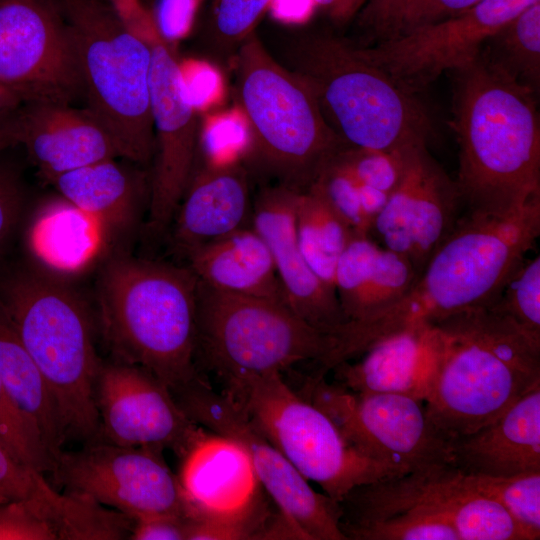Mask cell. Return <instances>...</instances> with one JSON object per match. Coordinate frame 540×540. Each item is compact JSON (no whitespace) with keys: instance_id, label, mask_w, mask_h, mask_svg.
<instances>
[{"instance_id":"obj_8","label":"cell","mask_w":540,"mask_h":540,"mask_svg":"<svg viewBox=\"0 0 540 540\" xmlns=\"http://www.w3.org/2000/svg\"><path fill=\"white\" fill-rule=\"evenodd\" d=\"M237 79L253 157L280 185L308 189L348 146L327 122L314 92L254 32L239 45Z\"/></svg>"},{"instance_id":"obj_31","label":"cell","mask_w":540,"mask_h":540,"mask_svg":"<svg viewBox=\"0 0 540 540\" xmlns=\"http://www.w3.org/2000/svg\"><path fill=\"white\" fill-rule=\"evenodd\" d=\"M481 51L537 93L540 86V1L506 22L484 42Z\"/></svg>"},{"instance_id":"obj_38","label":"cell","mask_w":540,"mask_h":540,"mask_svg":"<svg viewBox=\"0 0 540 540\" xmlns=\"http://www.w3.org/2000/svg\"><path fill=\"white\" fill-rule=\"evenodd\" d=\"M310 187L323 196L354 233L369 235L370 226L361 207L359 182L337 160L336 155Z\"/></svg>"},{"instance_id":"obj_50","label":"cell","mask_w":540,"mask_h":540,"mask_svg":"<svg viewBox=\"0 0 540 540\" xmlns=\"http://www.w3.org/2000/svg\"><path fill=\"white\" fill-rule=\"evenodd\" d=\"M29 101L32 100L25 93L0 84V112L17 108Z\"/></svg>"},{"instance_id":"obj_20","label":"cell","mask_w":540,"mask_h":540,"mask_svg":"<svg viewBox=\"0 0 540 540\" xmlns=\"http://www.w3.org/2000/svg\"><path fill=\"white\" fill-rule=\"evenodd\" d=\"M297 192L282 185L262 191L252 210V227L271 251L287 305L313 327L331 335L347 319L336 292L313 272L299 247Z\"/></svg>"},{"instance_id":"obj_26","label":"cell","mask_w":540,"mask_h":540,"mask_svg":"<svg viewBox=\"0 0 540 540\" xmlns=\"http://www.w3.org/2000/svg\"><path fill=\"white\" fill-rule=\"evenodd\" d=\"M361 360L334 367L338 384L356 393H396L424 400L431 361V327L387 336Z\"/></svg>"},{"instance_id":"obj_18","label":"cell","mask_w":540,"mask_h":540,"mask_svg":"<svg viewBox=\"0 0 540 540\" xmlns=\"http://www.w3.org/2000/svg\"><path fill=\"white\" fill-rule=\"evenodd\" d=\"M457 184L426 145L410 150L402 178L374 219L369 235L407 257L418 275L464 212Z\"/></svg>"},{"instance_id":"obj_6","label":"cell","mask_w":540,"mask_h":540,"mask_svg":"<svg viewBox=\"0 0 540 540\" xmlns=\"http://www.w3.org/2000/svg\"><path fill=\"white\" fill-rule=\"evenodd\" d=\"M285 54L288 69L309 85L348 146L403 150L431 140L434 126L424 104L364 58L357 44L313 33L290 42Z\"/></svg>"},{"instance_id":"obj_44","label":"cell","mask_w":540,"mask_h":540,"mask_svg":"<svg viewBox=\"0 0 540 540\" xmlns=\"http://www.w3.org/2000/svg\"><path fill=\"white\" fill-rule=\"evenodd\" d=\"M482 1L483 0H410L399 35L458 15Z\"/></svg>"},{"instance_id":"obj_39","label":"cell","mask_w":540,"mask_h":540,"mask_svg":"<svg viewBox=\"0 0 540 540\" xmlns=\"http://www.w3.org/2000/svg\"><path fill=\"white\" fill-rule=\"evenodd\" d=\"M271 0H217L210 30L222 46L240 45L251 33Z\"/></svg>"},{"instance_id":"obj_23","label":"cell","mask_w":540,"mask_h":540,"mask_svg":"<svg viewBox=\"0 0 540 540\" xmlns=\"http://www.w3.org/2000/svg\"><path fill=\"white\" fill-rule=\"evenodd\" d=\"M175 214L173 241L183 255L246 227L252 216L246 169L240 161L205 164L192 174Z\"/></svg>"},{"instance_id":"obj_11","label":"cell","mask_w":540,"mask_h":540,"mask_svg":"<svg viewBox=\"0 0 540 540\" xmlns=\"http://www.w3.org/2000/svg\"><path fill=\"white\" fill-rule=\"evenodd\" d=\"M170 391L192 422L246 451L261 487L297 539L346 540L338 525L339 502L315 491L226 392L215 391L200 375Z\"/></svg>"},{"instance_id":"obj_34","label":"cell","mask_w":540,"mask_h":540,"mask_svg":"<svg viewBox=\"0 0 540 540\" xmlns=\"http://www.w3.org/2000/svg\"><path fill=\"white\" fill-rule=\"evenodd\" d=\"M417 277L418 273L407 257L381 246L347 321L371 316L393 305L411 289Z\"/></svg>"},{"instance_id":"obj_47","label":"cell","mask_w":540,"mask_h":540,"mask_svg":"<svg viewBox=\"0 0 540 540\" xmlns=\"http://www.w3.org/2000/svg\"><path fill=\"white\" fill-rule=\"evenodd\" d=\"M315 9L312 0H271L267 10L278 21L302 24L311 18Z\"/></svg>"},{"instance_id":"obj_2","label":"cell","mask_w":540,"mask_h":540,"mask_svg":"<svg viewBox=\"0 0 540 540\" xmlns=\"http://www.w3.org/2000/svg\"><path fill=\"white\" fill-rule=\"evenodd\" d=\"M455 181L465 212L502 216L540 196L536 93L482 51L451 72Z\"/></svg>"},{"instance_id":"obj_19","label":"cell","mask_w":540,"mask_h":540,"mask_svg":"<svg viewBox=\"0 0 540 540\" xmlns=\"http://www.w3.org/2000/svg\"><path fill=\"white\" fill-rule=\"evenodd\" d=\"M185 518L246 523L264 539L273 515L246 451L234 440L206 431L181 457L177 474Z\"/></svg>"},{"instance_id":"obj_5","label":"cell","mask_w":540,"mask_h":540,"mask_svg":"<svg viewBox=\"0 0 540 540\" xmlns=\"http://www.w3.org/2000/svg\"><path fill=\"white\" fill-rule=\"evenodd\" d=\"M0 306L48 385L66 441H99L94 389L102 359L84 301L62 281L25 269L2 279Z\"/></svg>"},{"instance_id":"obj_40","label":"cell","mask_w":540,"mask_h":540,"mask_svg":"<svg viewBox=\"0 0 540 540\" xmlns=\"http://www.w3.org/2000/svg\"><path fill=\"white\" fill-rule=\"evenodd\" d=\"M0 540H59L46 512L27 501L0 503Z\"/></svg>"},{"instance_id":"obj_41","label":"cell","mask_w":540,"mask_h":540,"mask_svg":"<svg viewBox=\"0 0 540 540\" xmlns=\"http://www.w3.org/2000/svg\"><path fill=\"white\" fill-rule=\"evenodd\" d=\"M410 0H367L362 7L360 23L378 42L399 35Z\"/></svg>"},{"instance_id":"obj_14","label":"cell","mask_w":540,"mask_h":540,"mask_svg":"<svg viewBox=\"0 0 540 540\" xmlns=\"http://www.w3.org/2000/svg\"><path fill=\"white\" fill-rule=\"evenodd\" d=\"M150 446H122L106 441L84 443L78 450H61L52 475L66 494L94 501L136 516H184L178 482L162 455Z\"/></svg>"},{"instance_id":"obj_10","label":"cell","mask_w":540,"mask_h":540,"mask_svg":"<svg viewBox=\"0 0 540 540\" xmlns=\"http://www.w3.org/2000/svg\"><path fill=\"white\" fill-rule=\"evenodd\" d=\"M197 353L222 377L284 373L295 364H319L330 335L282 302L214 289L197 279Z\"/></svg>"},{"instance_id":"obj_7","label":"cell","mask_w":540,"mask_h":540,"mask_svg":"<svg viewBox=\"0 0 540 540\" xmlns=\"http://www.w3.org/2000/svg\"><path fill=\"white\" fill-rule=\"evenodd\" d=\"M71 33L87 108L119 156L146 164L154 156L151 51L109 0H56Z\"/></svg>"},{"instance_id":"obj_9","label":"cell","mask_w":540,"mask_h":540,"mask_svg":"<svg viewBox=\"0 0 540 540\" xmlns=\"http://www.w3.org/2000/svg\"><path fill=\"white\" fill-rule=\"evenodd\" d=\"M223 378L224 392L251 423L332 499L339 502L358 485L410 472L373 460L351 446L324 412L286 383L283 373H236Z\"/></svg>"},{"instance_id":"obj_16","label":"cell","mask_w":540,"mask_h":540,"mask_svg":"<svg viewBox=\"0 0 540 540\" xmlns=\"http://www.w3.org/2000/svg\"><path fill=\"white\" fill-rule=\"evenodd\" d=\"M540 0H483L453 17L374 46H358L360 54L417 95L444 72L471 62L484 42L523 9Z\"/></svg>"},{"instance_id":"obj_27","label":"cell","mask_w":540,"mask_h":540,"mask_svg":"<svg viewBox=\"0 0 540 540\" xmlns=\"http://www.w3.org/2000/svg\"><path fill=\"white\" fill-rule=\"evenodd\" d=\"M51 182L66 202L107 232L128 230L136 220L138 186L114 159L63 173Z\"/></svg>"},{"instance_id":"obj_29","label":"cell","mask_w":540,"mask_h":540,"mask_svg":"<svg viewBox=\"0 0 540 540\" xmlns=\"http://www.w3.org/2000/svg\"><path fill=\"white\" fill-rule=\"evenodd\" d=\"M9 501H27L40 506L62 539L85 535L97 515L95 503L59 493L42 473L19 461L0 439V503Z\"/></svg>"},{"instance_id":"obj_36","label":"cell","mask_w":540,"mask_h":540,"mask_svg":"<svg viewBox=\"0 0 540 540\" xmlns=\"http://www.w3.org/2000/svg\"><path fill=\"white\" fill-rule=\"evenodd\" d=\"M380 247L371 235L354 233L338 259L334 287L347 320L369 278Z\"/></svg>"},{"instance_id":"obj_25","label":"cell","mask_w":540,"mask_h":540,"mask_svg":"<svg viewBox=\"0 0 540 540\" xmlns=\"http://www.w3.org/2000/svg\"><path fill=\"white\" fill-rule=\"evenodd\" d=\"M196 278L220 291L286 303L271 251L253 227H243L185 255Z\"/></svg>"},{"instance_id":"obj_12","label":"cell","mask_w":540,"mask_h":540,"mask_svg":"<svg viewBox=\"0 0 540 540\" xmlns=\"http://www.w3.org/2000/svg\"><path fill=\"white\" fill-rule=\"evenodd\" d=\"M294 390L324 412L365 456L415 471L448 463L449 441L429 421L422 399L396 393H356L314 373Z\"/></svg>"},{"instance_id":"obj_35","label":"cell","mask_w":540,"mask_h":540,"mask_svg":"<svg viewBox=\"0 0 540 540\" xmlns=\"http://www.w3.org/2000/svg\"><path fill=\"white\" fill-rule=\"evenodd\" d=\"M0 439L11 453L34 470L52 472L54 459L33 422L17 407L0 378Z\"/></svg>"},{"instance_id":"obj_22","label":"cell","mask_w":540,"mask_h":540,"mask_svg":"<svg viewBox=\"0 0 540 540\" xmlns=\"http://www.w3.org/2000/svg\"><path fill=\"white\" fill-rule=\"evenodd\" d=\"M448 463L468 475L540 472V384L491 423L450 440Z\"/></svg>"},{"instance_id":"obj_49","label":"cell","mask_w":540,"mask_h":540,"mask_svg":"<svg viewBox=\"0 0 540 540\" xmlns=\"http://www.w3.org/2000/svg\"><path fill=\"white\" fill-rule=\"evenodd\" d=\"M20 107L0 112V153L18 144Z\"/></svg>"},{"instance_id":"obj_1","label":"cell","mask_w":540,"mask_h":540,"mask_svg":"<svg viewBox=\"0 0 540 540\" xmlns=\"http://www.w3.org/2000/svg\"><path fill=\"white\" fill-rule=\"evenodd\" d=\"M540 235V196L502 215L464 212L431 255L411 289L371 316L342 324L320 363L324 373L362 355L379 340L432 327L462 311L487 305Z\"/></svg>"},{"instance_id":"obj_48","label":"cell","mask_w":540,"mask_h":540,"mask_svg":"<svg viewBox=\"0 0 540 540\" xmlns=\"http://www.w3.org/2000/svg\"><path fill=\"white\" fill-rule=\"evenodd\" d=\"M334 23L345 24L360 12L367 0H312Z\"/></svg>"},{"instance_id":"obj_32","label":"cell","mask_w":540,"mask_h":540,"mask_svg":"<svg viewBox=\"0 0 540 540\" xmlns=\"http://www.w3.org/2000/svg\"><path fill=\"white\" fill-rule=\"evenodd\" d=\"M466 476L476 491L507 511L527 540L540 538V472L507 477Z\"/></svg>"},{"instance_id":"obj_24","label":"cell","mask_w":540,"mask_h":540,"mask_svg":"<svg viewBox=\"0 0 540 540\" xmlns=\"http://www.w3.org/2000/svg\"><path fill=\"white\" fill-rule=\"evenodd\" d=\"M385 479L358 485L339 501L338 525L346 540H460L445 517L411 505Z\"/></svg>"},{"instance_id":"obj_4","label":"cell","mask_w":540,"mask_h":540,"mask_svg":"<svg viewBox=\"0 0 540 540\" xmlns=\"http://www.w3.org/2000/svg\"><path fill=\"white\" fill-rule=\"evenodd\" d=\"M196 295L188 267L110 260L98 283L96 320L110 357L147 369L170 390L199 376Z\"/></svg>"},{"instance_id":"obj_3","label":"cell","mask_w":540,"mask_h":540,"mask_svg":"<svg viewBox=\"0 0 540 540\" xmlns=\"http://www.w3.org/2000/svg\"><path fill=\"white\" fill-rule=\"evenodd\" d=\"M540 384V346L483 305L431 327L424 405L448 441L491 423Z\"/></svg>"},{"instance_id":"obj_15","label":"cell","mask_w":540,"mask_h":540,"mask_svg":"<svg viewBox=\"0 0 540 540\" xmlns=\"http://www.w3.org/2000/svg\"><path fill=\"white\" fill-rule=\"evenodd\" d=\"M0 84L34 100L82 93L73 41L56 0H0Z\"/></svg>"},{"instance_id":"obj_37","label":"cell","mask_w":540,"mask_h":540,"mask_svg":"<svg viewBox=\"0 0 540 540\" xmlns=\"http://www.w3.org/2000/svg\"><path fill=\"white\" fill-rule=\"evenodd\" d=\"M412 148L375 150L346 146L336 158L359 182L390 195L402 178Z\"/></svg>"},{"instance_id":"obj_21","label":"cell","mask_w":540,"mask_h":540,"mask_svg":"<svg viewBox=\"0 0 540 540\" xmlns=\"http://www.w3.org/2000/svg\"><path fill=\"white\" fill-rule=\"evenodd\" d=\"M18 144L48 180L63 173L119 156L97 117L70 103L34 100L21 105Z\"/></svg>"},{"instance_id":"obj_42","label":"cell","mask_w":540,"mask_h":540,"mask_svg":"<svg viewBox=\"0 0 540 540\" xmlns=\"http://www.w3.org/2000/svg\"><path fill=\"white\" fill-rule=\"evenodd\" d=\"M23 204L24 189L19 173L0 163V254L19 222Z\"/></svg>"},{"instance_id":"obj_13","label":"cell","mask_w":540,"mask_h":540,"mask_svg":"<svg viewBox=\"0 0 540 540\" xmlns=\"http://www.w3.org/2000/svg\"><path fill=\"white\" fill-rule=\"evenodd\" d=\"M151 51L150 98L156 160L150 187L148 228L162 233L171 223L192 176L198 143L197 110L186 91L180 63L156 29L151 12L126 20Z\"/></svg>"},{"instance_id":"obj_33","label":"cell","mask_w":540,"mask_h":540,"mask_svg":"<svg viewBox=\"0 0 540 540\" xmlns=\"http://www.w3.org/2000/svg\"><path fill=\"white\" fill-rule=\"evenodd\" d=\"M487 305L540 346V255L525 257Z\"/></svg>"},{"instance_id":"obj_17","label":"cell","mask_w":540,"mask_h":540,"mask_svg":"<svg viewBox=\"0 0 540 540\" xmlns=\"http://www.w3.org/2000/svg\"><path fill=\"white\" fill-rule=\"evenodd\" d=\"M94 396L101 441L169 448L181 458L205 432L183 413L163 381L135 364L102 360Z\"/></svg>"},{"instance_id":"obj_30","label":"cell","mask_w":540,"mask_h":540,"mask_svg":"<svg viewBox=\"0 0 540 540\" xmlns=\"http://www.w3.org/2000/svg\"><path fill=\"white\" fill-rule=\"evenodd\" d=\"M295 221L305 260L319 279L335 291L336 265L354 232L313 187L297 192Z\"/></svg>"},{"instance_id":"obj_43","label":"cell","mask_w":540,"mask_h":540,"mask_svg":"<svg viewBox=\"0 0 540 540\" xmlns=\"http://www.w3.org/2000/svg\"><path fill=\"white\" fill-rule=\"evenodd\" d=\"M198 5L199 0H156L151 15L162 38L172 43L186 36Z\"/></svg>"},{"instance_id":"obj_45","label":"cell","mask_w":540,"mask_h":540,"mask_svg":"<svg viewBox=\"0 0 540 540\" xmlns=\"http://www.w3.org/2000/svg\"><path fill=\"white\" fill-rule=\"evenodd\" d=\"M132 540H186L185 517L153 514L132 518Z\"/></svg>"},{"instance_id":"obj_28","label":"cell","mask_w":540,"mask_h":540,"mask_svg":"<svg viewBox=\"0 0 540 540\" xmlns=\"http://www.w3.org/2000/svg\"><path fill=\"white\" fill-rule=\"evenodd\" d=\"M0 378L13 402L33 422L54 459L66 442L52 394L0 306Z\"/></svg>"},{"instance_id":"obj_46","label":"cell","mask_w":540,"mask_h":540,"mask_svg":"<svg viewBox=\"0 0 540 540\" xmlns=\"http://www.w3.org/2000/svg\"><path fill=\"white\" fill-rule=\"evenodd\" d=\"M183 82L189 99L196 110L210 103L219 88L216 71L204 63L180 64Z\"/></svg>"}]
</instances>
